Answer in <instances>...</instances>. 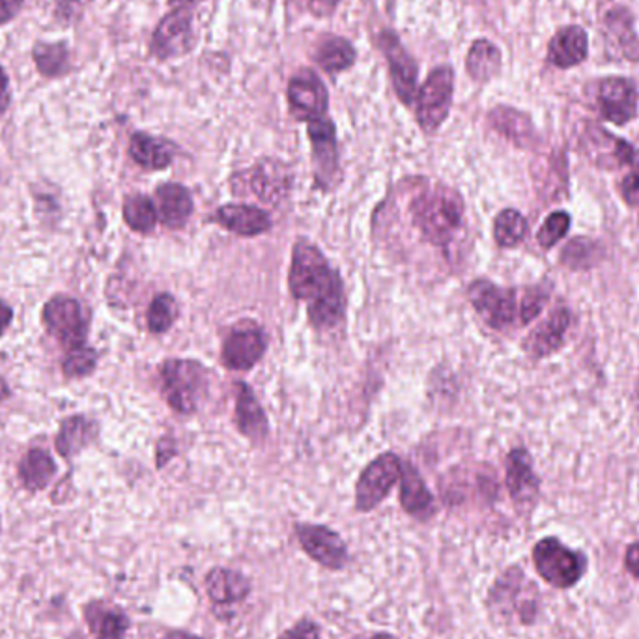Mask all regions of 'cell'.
I'll return each mask as SVG.
<instances>
[{
  "label": "cell",
  "mask_w": 639,
  "mask_h": 639,
  "mask_svg": "<svg viewBox=\"0 0 639 639\" xmlns=\"http://www.w3.org/2000/svg\"><path fill=\"white\" fill-rule=\"evenodd\" d=\"M301 547L316 563L331 571H339L348 563L347 544L339 532L326 526L301 524L296 527Z\"/></svg>",
  "instance_id": "18"
},
{
  "label": "cell",
  "mask_w": 639,
  "mask_h": 639,
  "mask_svg": "<svg viewBox=\"0 0 639 639\" xmlns=\"http://www.w3.org/2000/svg\"><path fill=\"white\" fill-rule=\"evenodd\" d=\"M378 46L380 51L386 57L387 66H389V74L393 80L394 93L404 105H412L417 96V64L412 59V54L408 53L402 41L399 40L397 34L391 30H384L378 36Z\"/></svg>",
  "instance_id": "13"
},
{
  "label": "cell",
  "mask_w": 639,
  "mask_h": 639,
  "mask_svg": "<svg viewBox=\"0 0 639 639\" xmlns=\"http://www.w3.org/2000/svg\"><path fill=\"white\" fill-rule=\"evenodd\" d=\"M85 617L96 639H124L129 630L126 613L118 607L109 606L105 602L88 604Z\"/></svg>",
  "instance_id": "29"
},
{
  "label": "cell",
  "mask_w": 639,
  "mask_h": 639,
  "mask_svg": "<svg viewBox=\"0 0 639 639\" xmlns=\"http://www.w3.org/2000/svg\"><path fill=\"white\" fill-rule=\"evenodd\" d=\"M400 505L410 516L428 519L434 514V498L425 480L412 464L402 462L400 473Z\"/></svg>",
  "instance_id": "24"
},
{
  "label": "cell",
  "mask_w": 639,
  "mask_h": 639,
  "mask_svg": "<svg viewBox=\"0 0 639 639\" xmlns=\"http://www.w3.org/2000/svg\"><path fill=\"white\" fill-rule=\"evenodd\" d=\"M236 425L240 433L251 440H262L267 434V417L259 400L254 397L253 389L247 384L236 386Z\"/></svg>",
  "instance_id": "26"
},
{
  "label": "cell",
  "mask_w": 639,
  "mask_h": 639,
  "mask_svg": "<svg viewBox=\"0 0 639 639\" xmlns=\"http://www.w3.org/2000/svg\"><path fill=\"white\" fill-rule=\"evenodd\" d=\"M176 314H178V305L171 293L155 296L148 306L147 322L150 334H167L168 329L173 327Z\"/></svg>",
  "instance_id": "37"
},
{
  "label": "cell",
  "mask_w": 639,
  "mask_h": 639,
  "mask_svg": "<svg viewBox=\"0 0 639 639\" xmlns=\"http://www.w3.org/2000/svg\"><path fill=\"white\" fill-rule=\"evenodd\" d=\"M600 114L615 126H625L638 116L639 93L636 83L625 77H606L599 83Z\"/></svg>",
  "instance_id": "14"
},
{
  "label": "cell",
  "mask_w": 639,
  "mask_h": 639,
  "mask_svg": "<svg viewBox=\"0 0 639 639\" xmlns=\"http://www.w3.org/2000/svg\"><path fill=\"white\" fill-rule=\"evenodd\" d=\"M10 397H12V391H10V387H8L7 381L0 378V402H2V400L10 399Z\"/></svg>",
  "instance_id": "52"
},
{
  "label": "cell",
  "mask_w": 639,
  "mask_h": 639,
  "mask_svg": "<svg viewBox=\"0 0 639 639\" xmlns=\"http://www.w3.org/2000/svg\"><path fill=\"white\" fill-rule=\"evenodd\" d=\"M621 195H623L626 204H630V206L639 204V167L630 168L625 180L621 181Z\"/></svg>",
  "instance_id": "42"
},
{
  "label": "cell",
  "mask_w": 639,
  "mask_h": 639,
  "mask_svg": "<svg viewBox=\"0 0 639 639\" xmlns=\"http://www.w3.org/2000/svg\"><path fill=\"white\" fill-rule=\"evenodd\" d=\"M12 101V93H10V80H8L4 67H0V114L7 113L8 106Z\"/></svg>",
  "instance_id": "48"
},
{
  "label": "cell",
  "mask_w": 639,
  "mask_h": 639,
  "mask_svg": "<svg viewBox=\"0 0 639 639\" xmlns=\"http://www.w3.org/2000/svg\"><path fill=\"white\" fill-rule=\"evenodd\" d=\"M467 298L480 318L493 329H506L513 326L516 316L519 318V303L516 290L501 288L492 280H473L467 288Z\"/></svg>",
  "instance_id": "9"
},
{
  "label": "cell",
  "mask_w": 639,
  "mask_h": 639,
  "mask_svg": "<svg viewBox=\"0 0 639 639\" xmlns=\"http://www.w3.org/2000/svg\"><path fill=\"white\" fill-rule=\"evenodd\" d=\"M80 2L83 0H59L57 2V17H61L62 21H74Z\"/></svg>",
  "instance_id": "46"
},
{
  "label": "cell",
  "mask_w": 639,
  "mask_h": 639,
  "mask_svg": "<svg viewBox=\"0 0 639 639\" xmlns=\"http://www.w3.org/2000/svg\"><path fill=\"white\" fill-rule=\"evenodd\" d=\"M602 34L610 57L639 62V36L634 27V15L628 8L613 7L602 20Z\"/></svg>",
  "instance_id": "17"
},
{
  "label": "cell",
  "mask_w": 639,
  "mask_h": 639,
  "mask_svg": "<svg viewBox=\"0 0 639 639\" xmlns=\"http://www.w3.org/2000/svg\"><path fill=\"white\" fill-rule=\"evenodd\" d=\"M589 36L578 25H568L555 33L548 46V62L560 70H571L586 62Z\"/></svg>",
  "instance_id": "22"
},
{
  "label": "cell",
  "mask_w": 639,
  "mask_h": 639,
  "mask_svg": "<svg viewBox=\"0 0 639 639\" xmlns=\"http://www.w3.org/2000/svg\"><path fill=\"white\" fill-rule=\"evenodd\" d=\"M309 139L313 147L314 178L316 186L327 189L334 186L339 174V148L337 129L327 118L309 122Z\"/></svg>",
  "instance_id": "15"
},
{
  "label": "cell",
  "mask_w": 639,
  "mask_h": 639,
  "mask_svg": "<svg viewBox=\"0 0 639 639\" xmlns=\"http://www.w3.org/2000/svg\"><path fill=\"white\" fill-rule=\"evenodd\" d=\"M124 221L134 233L150 234L158 225V210L147 195H129L124 202Z\"/></svg>",
  "instance_id": "34"
},
{
  "label": "cell",
  "mask_w": 639,
  "mask_h": 639,
  "mask_svg": "<svg viewBox=\"0 0 639 639\" xmlns=\"http://www.w3.org/2000/svg\"><path fill=\"white\" fill-rule=\"evenodd\" d=\"M163 639H204V638H199V636H193V634H187V632H171L167 634V636H165V638Z\"/></svg>",
  "instance_id": "51"
},
{
  "label": "cell",
  "mask_w": 639,
  "mask_h": 639,
  "mask_svg": "<svg viewBox=\"0 0 639 639\" xmlns=\"http://www.w3.org/2000/svg\"><path fill=\"white\" fill-rule=\"evenodd\" d=\"M371 639H397L393 638V636H389V634H376V636H373V638Z\"/></svg>",
  "instance_id": "54"
},
{
  "label": "cell",
  "mask_w": 639,
  "mask_h": 639,
  "mask_svg": "<svg viewBox=\"0 0 639 639\" xmlns=\"http://www.w3.org/2000/svg\"><path fill=\"white\" fill-rule=\"evenodd\" d=\"M301 4L305 7L306 12H311L316 17H327L334 14L340 0H301Z\"/></svg>",
  "instance_id": "44"
},
{
  "label": "cell",
  "mask_w": 639,
  "mask_h": 639,
  "mask_svg": "<svg viewBox=\"0 0 639 639\" xmlns=\"http://www.w3.org/2000/svg\"><path fill=\"white\" fill-rule=\"evenodd\" d=\"M98 360H100L98 352L93 348L87 347V344L74 348V350H67L66 358L62 361V374L66 378H74V380L87 378L96 371Z\"/></svg>",
  "instance_id": "39"
},
{
  "label": "cell",
  "mask_w": 639,
  "mask_h": 639,
  "mask_svg": "<svg viewBox=\"0 0 639 639\" xmlns=\"http://www.w3.org/2000/svg\"><path fill=\"white\" fill-rule=\"evenodd\" d=\"M625 566L628 573L639 581V542H634L625 553Z\"/></svg>",
  "instance_id": "47"
},
{
  "label": "cell",
  "mask_w": 639,
  "mask_h": 639,
  "mask_svg": "<svg viewBox=\"0 0 639 639\" xmlns=\"http://www.w3.org/2000/svg\"><path fill=\"white\" fill-rule=\"evenodd\" d=\"M490 607L501 619L532 625L539 613V589L518 566L509 568L490 591Z\"/></svg>",
  "instance_id": "4"
},
{
  "label": "cell",
  "mask_w": 639,
  "mask_h": 639,
  "mask_svg": "<svg viewBox=\"0 0 639 639\" xmlns=\"http://www.w3.org/2000/svg\"><path fill=\"white\" fill-rule=\"evenodd\" d=\"M314 61L326 74H340L355 62V49L344 38H327L314 51Z\"/></svg>",
  "instance_id": "33"
},
{
  "label": "cell",
  "mask_w": 639,
  "mask_h": 639,
  "mask_svg": "<svg viewBox=\"0 0 639 639\" xmlns=\"http://www.w3.org/2000/svg\"><path fill=\"white\" fill-rule=\"evenodd\" d=\"M466 70L477 83H488L501 72V51L490 40L473 41L467 53Z\"/></svg>",
  "instance_id": "32"
},
{
  "label": "cell",
  "mask_w": 639,
  "mask_h": 639,
  "mask_svg": "<svg viewBox=\"0 0 639 639\" xmlns=\"http://www.w3.org/2000/svg\"><path fill=\"white\" fill-rule=\"evenodd\" d=\"M488 122L501 137L511 140L518 148H531L537 142V131L529 114L522 113L514 106H493L488 113Z\"/></svg>",
  "instance_id": "23"
},
{
  "label": "cell",
  "mask_w": 639,
  "mask_h": 639,
  "mask_svg": "<svg viewBox=\"0 0 639 639\" xmlns=\"http://www.w3.org/2000/svg\"><path fill=\"white\" fill-rule=\"evenodd\" d=\"M21 483L28 492H40L51 485L57 475V464L53 456L43 449H30L20 462Z\"/></svg>",
  "instance_id": "31"
},
{
  "label": "cell",
  "mask_w": 639,
  "mask_h": 639,
  "mask_svg": "<svg viewBox=\"0 0 639 639\" xmlns=\"http://www.w3.org/2000/svg\"><path fill=\"white\" fill-rule=\"evenodd\" d=\"M173 441L168 440V438H163V440L160 441V446H158V466H165V462H167L168 459H173Z\"/></svg>",
  "instance_id": "50"
},
{
  "label": "cell",
  "mask_w": 639,
  "mask_h": 639,
  "mask_svg": "<svg viewBox=\"0 0 639 639\" xmlns=\"http://www.w3.org/2000/svg\"><path fill=\"white\" fill-rule=\"evenodd\" d=\"M279 639H320L318 626L313 621L303 619L287 632L280 634Z\"/></svg>",
  "instance_id": "43"
},
{
  "label": "cell",
  "mask_w": 639,
  "mask_h": 639,
  "mask_svg": "<svg viewBox=\"0 0 639 639\" xmlns=\"http://www.w3.org/2000/svg\"><path fill=\"white\" fill-rule=\"evenodd\" d=\"M571 213L553 212L548 215V220L542 223L539 234H537V240H539L542 249H552L553 246H557L563 238H565L568 228H571Z\"/></svg>",
  "instance_id": "40"
},
{
  "label": "cell",
  "mask_w": 639,
  "mask_h": 639,
  "mask_svg": "<svg viewBox=\"0 0 639 639\" xmlns=\"http://www.w3.org/2000/svg\"><path fill=\"white\" fill-rule=\"evenodd\" d=\"M249 581L236 571L213 568L206 576V591L215 606L238 604L249 594Z\"/></svg>",
  "instance_id": "27"
},
{
  "label": "cell",
  "mask_w": 639,
  "mask_h": 639,
  "mask_svg": "<svg viewBox=\"0 0 639 639\" xmlns=\"http://www.w3.org/2000/svg\"><path fill=\"white\" fill-rule=\"evenodd\" d=\"M506 488L518 506L532 505L539 496V479L532 472L531 456L522 447L506 456Z\"/></svg>",
  "instance_id": "20"
},
{
  "label": "cell",
  "mask_w": 639,
  "mask_h": 639,
  "mask_svg": "<svg viewBox=\"0 0 639 639\" xmlns=\"http://www.w3.org/2000/svg\"><path fill=\"white\" fill-rule=\"evenodd\" d=\"M160 217L168 228H181L193 213V199L181 184H163L155 191Z\"/></svg>",
  "instance_id": "25"
},
{
  "label": "cell",
  "mask_w": 639,
  "mask_h": 639,
  "mask_svg": "<svg viewBox=\"0 0 639 639\" xmlns=\"http://www.w3.org/2000/svg\"><path fill=\"white\" fill-rule=\"evenodd\" d=\"M174 8H187L191 7V4H197L200 0H168Z\"/></svg>",
  "instance_id": "53"
},
{
  "label": "cell",
  "mask_w": 639,
  "mask_h": 639,
  "mask_svg": "<svg viewBox=\"0 0 639 639\" xmlns=\"http://www.w3.org/2000/svg\"><path fill=\"white\" fill-rule=\"evenodd\" d=\"M193 46V14L187 8H174L153 30L152 53L161 61L189 53Z\"/></svg>",
  "instance_id": "11"
},
{
  "label": "cell",
  "mask_w": 639,
  "mask_h": 639,
  "mask_svg": "<svg viewBox=\"0 0 639 639\" xmlns=\"http://www.w3.org/2000/svg\"><path fill=\"white\" fill-rule=\"evenodd\" d=\"M212 221L243 238L260 236L272 228V217L251 204H225L213 213Z\"/></svg>",
  "instance_id": "21"
},
{
  "label": "cell",
  "mask_w": 639,
  "mask_h": 639,
  "mask_svg": "<svg viewBox=\"0 0 639 639\" xmlns=\"http://www.w3.org/2000/svg\"><path fill=\"white\" fill-rule=\"evenodd\" d=\"M599 243L587 238H576L563 249L561 262L571 270H589L599 262Z\"/></svg>",
  "instance_id": "38"
},
{
  "label": "cell",
  "mask_w": 639,
  "mask_h": 639,
  "mask_svg": "<svg viewBox=\"0 0 639 639\" xmlns=\"http://www.w3.org/2000/svg\"><path fill=\"white\" fill-rule=\"evenodd\" d=\"M571 320H573L571 311L566 306H557L537 329H532L531 335L524 342V348L532 360L548 358L565 344V335L571 327Z\"/></svg>",
  "instance_id": "19"
},
{
  "label": "cell",
  "mask_w": 639,
  "mask_h": 639,
  "mask_svg": "<svg viewBox=\"0 0 639 639\" xmlns=\"http://www.w3.org/2000/svg\"><path fill=\"white\" fill-rule=\"evenodd\" d=\"M288 105L296 121L314 122L324 118L329 106V93L313 70H301L288 83Z\"/></svg>",
  "instance_id": "12"
},
{
  "label": "cell",
  "mask_w": 639,
  "mask_h": 639,
  "mask_svg": "<svg viewBox=\"0 0 639 639\" xmlns=\"http://www.w3.org/2000/svg\"><path fill=\"white\" fill-rule=\"evenodd\" d=\"M34 62L40 70V74L47 77H59L64 74L70 64V53L67 47L59 43H38L34 47Z\"/></svg>",
  "instance_id": "36"
},
{
  "label": "cell",
  "mask_w": 639,
  "mask_h": 639,
  "mask_svg": "<svg viewBox=\"0 0 639 639\" xmlns=\"http://www.w3.org/2000/svg\"><path fill=\"white\" fill-rule=\"evenodd\" d=\"M266 344V335L254 324L236 327L223 342V365L230 371H249L262 360Z\"/></svg>",
  "instance_id": "16"
},
{
  "label": "cell",
  "mask_w": 639,
  "mask_h": 639,
  "mask_svg": "<svg viewBox=\"0 0 639 639\" xmlns=\"http://www.w3.org/2000/svg\"><path fill=\"white\" fill-rule=\"evenodd\" d=\"M290 171L280 161H259L254 167L234 174L236 193H251L266 204H279L290 193Z\"/></svg>",
  "instance_id": "8"
},
{
  "label": "cell",
  "mask_w": 639,
  "mask_h": 639,
  "mask_svg": "<svg viewBox=\"0 0 639 639\" xmlns=\"http://www.w3.org/2000/svg\"><path fill=\"white\" fill-rule=\"evenodd\" d=\"M129 155L139 167L147 171H163L174 160L173 147L152 135L135 134L129 140Z\"/></svg>",
  "instance_id": "30"
},
{
  "label": "cell",
  "mask_w": 639,
  "mask_h": 639,
  "mask_svg": "<svg viewBox=\"0 0 639 639\" xmlns=\"http://www.w3.org/2000/svg\"><path fill=\"white\" fill-rule=\"evenodd\" d=\"M98 436V425L85 415H72L62 421L54 447L64 459H72L87 449Z\"/></svg>",
  "instance_id": "28"
},
{
  "label": "cell",
  "mask_w": 639,
  "mask_h": 639,
  "mask_svg": "<svg viewBox=\"0 0 639 639\" xmlns=\"http://www.w3.org/2000/svg\"><path fill=\"white\" fill-rule=\"evenodd\" d=\"M527 221L518 210L506 208L503 212L498 213L493 221V238L498 246L511 249L518 246L519 241L526 240Z\"/></svg>",
  "instance_id": "35"
},
{
  "label": "cell",
  "mask_w": 639,
  "mask_h": 639,
  "mask_svg": "<svg viewBox=\"0 0 639 639\" xmlns=\"http://www.w3.org/2000/svg\"><path fill=\"white\" fill-rule=\"evenodd\" d=\"M402 460L394 453H384L374 459L361 473L355 487V509L360 513H368L381 501L400 480Z\"/></svg>",
  "instance_id": "10"
},
{
  "label": "cell",
  "mask_w": 639,
  "mask_h": 639,
  "mask_svg": "<svg viewBox=\"0 0 639 639\" xmlns=\"http://www.w3.org/2000/svg\"><path fill=\"white\" fill-rule=\"evenodd\" d=\"M454 74L449 66H440L428 75L415 96V118L425 134L433 135L443 126L453 105Z\"/></svg>",
  "instance_id": "6"
},
{
  "label": "cell",
  "mask_w": 639,
  "mask_h": 639,
  "mask_svg": "<svg viewBox=\"0 0 639 639\" xmlns=\"http://www.w3.org/2000/svg\"><path fill=\"white\" fill-rule=\"evenodd\" d=\"M548 298H550V292H548L547 288L532 287L526 290V293L522 296V301H519V322L526 326V324L537 318L542 313L544 305H547Z\"/></svg>",
  "instance_id": "41"
},
{
  "label": "cell",
  "mask_w": 639,
  "mask_h": 639,
  "mask_svg": "<svg viewBox=\"0 0 639 639\" xmlns=\"http://www.w3.org/2000/svg\"><path fill=\"white\" fill-rule=\"evenodd\" d=\"M161 393L168 406L180 415L197 412L200 399L208 391V371L202 363L168 360L161 365Z\"/></svg>",
  "instance_id": "3"
},
{
  "label": "cell",
  "mask_w": 639,
  "mask_h": 639,
  "mask_svg": "<svg viewBox=\"0 0 639 639\" xmlns=\"http://www.w3.org/2000/svg\"><path fill=\"white\" fill-rule=\"evenodd\" d=\"M532 563L540 578L557 589L576 586L587 568L586 555L566 548L555 537H547L535 544Z\"/></svg>",
  "instance_id": "5"
},
{
  "label": "cell",
  "mask_w": 639,
  "mask_h": 639,
  "mask_svg": "<svg viewBox=\"0 0 639 639\" xmlns=\"http://www.w3.org/2000/svg\"><path fill=\"white\" fill-rule=\"evenodd\" d=\"M288 285L293 298L305 303L306 316L314 329L329 331L347 318L342 279L311 241H296Z\"/></svg>",
  "instance_id": "1"
},
{
  "label": "cell",
  "mask_w": 639,
  "mask_h": 639,
  "mask_svg": "<svg viewBox=\"0 0 639 639\" xmlns=\"http://www.w3.org/2000/svg\"><path fill=\"white\" fill-rule=\"evenodd\" d=\"M14 320V309L8 305L7 301L0 300V337L7 334L8 327Z\"/></svg>",
  "instance_id": "49"
},
{
  "label": "cell",
  "mask_w": 639,
  "mask_h": 639,
  "mask_svg": "<svg viewBox=\"0 0 639 639\" xmlns=\"http://www.w3.org/2000/svg\"><path fill=\"white\" fill-rule=\"evenodd\" d=\"M23 0H0V27L7 25L20 14Z\"/></svg>",
  "instance_id": "45"
},
{
  "label": "cell",
  "mask_w": 639,
  "mask_h": 639,
  "mask_svg": "<svg viewBox=\"0 0 639 639\" xmlns=\"http://www.w3.org/2000/svg\"><path fill=\"white\" fill-rule=\"evenodd\" d=\"M43 326L47 334L61 342L67 350L85 347L88 331H90V320L79 301L66 296L57 293L43 305L41 313Z\"/></svg>",
  "instance_id": "7"
},
{
  "label": "cell",
  "mask_w": 639,
  "mask_h": 639,
  "mask_svg": "<svg viewBox=\"0 0 639 639\" xmlns=\"http://www.w3.org/2000/svg\"><path fill=\"white\" fill-rule=\"evenodd\" d=\"M410 217L430 246H451L464 223V200L443 184H423L410 202Z\"/></svg>",
  "instance_id": "2"
}]
</instances>
